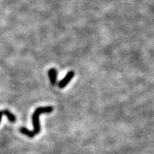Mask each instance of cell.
Masks as SVG:
<instances>
[{"mask_svg":"<svg viewBox=\"0 0 154 154\" xmlns=\"http://www.w3.org/2000/svg\"><path fill=\"white\" fill-rule=\"evenodd\" d=\"M54 108L52 106H45V107H38L35 110L32 114V124L34 130L29 131L26 128H20V131L24 135L29 138H33L38 134L40 132V124H39V116L43 113H51L53 112Z\"/></svg>","mask_w":154,"mask_h":154,"instance_id":"obj_1","label":"cell"},{"mask_svg":"<svg viewBox=\"0 0 154 154\" xmlns=\"http://www.w3.org/2000/svg\"><path fill=\"white\" fill-rule=\"evenodd\" d=\"M74 75H75V72L73 71H69V72L66 74V75L65 76V78H63L62 79H61V81L59 82L58 83V87L59 88H64V87H65L66 86L68 85L69 83V82L71 81L73 77H74Z\"/></svg>","mask_w":154,"mask_h":154,"instance_id":"obj_2","label":"cell"},{"mask_svg":"<svg viewBox=\"0 0 154 154\" xmlns=\"http://www.w3.org/2000/svg\"><path fill=\"white\" fill-rule=\"evenodd\" d=\"M48 75L50 77V80L52 85H55L57 83V72L55 69H51L48 71Z\"/></svg>","mask_w":154,"mask_h":154,"instance_id":"obj_3","label":"cell"}]
</instances>
